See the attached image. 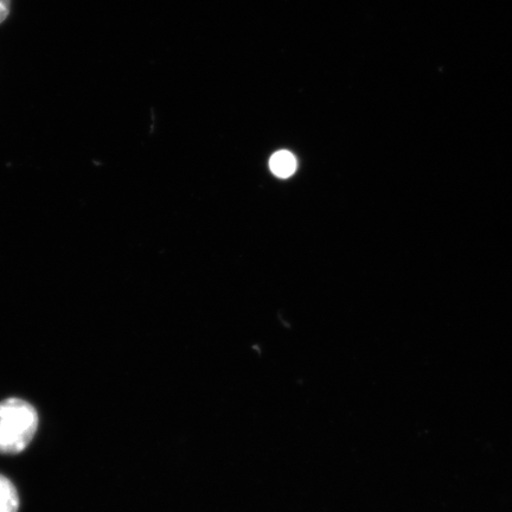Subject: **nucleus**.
I'll return each mask as SVG.
<instances>
[{
	"label": "nucleus",
	"mask_w": 512,
	"mask_h": 512,
	"mask_svg": "<svg viewBox=\"0 0 512 512\" xmlns=\"http://www.w3.org/2000/svg\"><path fill=\"white\" fill-rule=\"evenodd\" d=\"M11 0H0V24L10 15Z\"/></svg>",
	"instance_id": "4"
},
{
	"label": "nucleus",
	"mask_w": 512,
	"mask_h": 512,
	"mask_svg": "<svg viewBox=\"0 0 512 512\" xmlns=\"http://www.w3.org/2000/svg\"><path fill=\"white\" fill-rule=\"evenodd\" d=\"M38 413L28 401L11 398L0 402V454L22 453L38 430Z\"/></svg>",
	"instance_id": "1"
},
{
	"label": "nucleus",
	"mask_w": 512,
	"mask_h": 512,
	"mask_svg": "<svg viewBox=\"0 0 512 512\" xmlns=\"http://www.w3.org/2000/svg\"><path fill=\"white\" fill-rule=\"evenodd\" d=\"M19 496L9 478L0 475V512H18Z\"/></svg>",
	"instance_id": "3"
},
{
	"label": "nucleus",
	"mask_w": 512,
	"mask_h": 512,
	"mask_svg": "<svg viewBox=\"0 0 512 512\" xmlns=\"http://www.w3.org/2000/svg\"><path fill=\"white\" fill-rule=\"evenodd\" d=\"M270 168L275 176L288 178L297 170V159L288 151L275 152L270 160Z\"/></svg>",
	"instance_id": "2"
}]
</instances>
